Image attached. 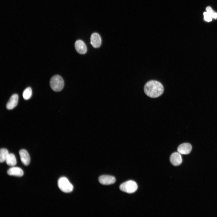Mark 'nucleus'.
<instances>
[{"instance_id": "obj_17", "label": "nucleus", "mask_w": 217, "mask_h": 217, "mask_svg": "<svg viewBox=\"0 0 217 217\" xmlns=\"http://www.w3.org/2000/svg\"><path fill=\"white\" fill-rule=\"evenodd\" d=\"M203 14L204 19L206 21L210 22L212 21V17L207 12H204Z\"/></svg>"}, {"instance_id": "obj_8", "label": "nucleus", "mask_w": 217, "mask_h": 217, "mask_svg": "<svg viewBox=\"0 0 217 217\" xmlns=\"http://www.w3.org/2000/svg\"><path fill=\"white\" fill-rule=\"evenodd\" d=\"M90 43L95 48L99 47L101 44V39L100 36L98 33H93L90 37Z\"/></svg>"}, {"instance_id": "obj_2", "label": "nucleus", "mask_w": 217, "mask_h": 217, "mask_svg": "<svg viewBox=\"0 0 217 217\" xmlns=\"http://www.w3.org/2000/svg\"><path fill=\"white\" fill-rule=\"evenodd\" d=\"M51 89L55 92H59L63 89L64 86V81L60 75H57L53 76L50 81Z\"/></svg>"}, {"instance_id": "obj_5", "label": "nucleus", "mask_w": 217, "mask_h": 217, "mask_svg": "<svg viewBox=\"0 0 217 217\" xmlns=\"http://www.w3.org/2000/svg\"><path fill=\"white\" fill-rule=\"evenodd\" d=\"M99 183L103 185H107L114 184L116 181L115 178L109 175H102L99 178Z\"/></svg>"}, {"instance_id": "obj_7", "label": "nucleus", "mask_w": 217, "mask_h": 217, "mask_svg": "<svg viewBox=\"0 0 217 217\" xmlns=\"http://www.w3.org/2000/svg\"><path fill=\"white\" fill-rule=\"evenodd\" d=\"M75 47L79 54H83L87 52V48L84 42L81 40H77L75 43Z\"/></svg>"}, {"instance_id": "obj_16", "label": "nucleus", "mask_w": 217, "mask_h": 217, "mask_svg": "<svg viewBox=\"0 0 217 217\" xmlns=\"http://www.w3.org/2000/svg\"><path fill=\"white\" fill-rule=\"evenodd\" d=\"M207 12L211 17L212 18L217 19V13L214 11L210 6H207L206 9Z\"/></svg>"}, {"instance_id": "obj_3", "label": "nucleus", "mask_w": 217, "mask_h": 217, "mask_svg": "<svg viewBox=\"0 0 217 217\" xmlns=\"http://www.w3.org/2000/svg\"><path fill=\"white\" fill-rule=\"evenodd\" d=\"M136 183L132 180L126 181L120 185L119 189L121 191L129 193L135 192L137 189Z\"/></svg>"}, {"instance_id": "obj_4", "label": "nucleus", "mask_w": 217, "mask_h": 217, "mask_svg": "<svg viewBox=\"0 0 217 217\" xmlns=\"http://www.w3.org/2000/svg\"><path fill=\"white\" fill-rule=\"evenodd\" d=\"M58 186L60 189L64 192L68 193L72 191L73 187L65 177L60 178L58 181Z\"/></svg>"}, {"instance_id": "obj_10", "label": "nucleus", "mask_w": 217, "mask_h": 217, "mask_svg": "<svg viewBox=\"0 0 217 217\" xmlns=\"http://www.w3.org/2000/svg\"><path fill=\"white\" fill-rule=\"evenodd\" d=\"M18 100V96L17 94H14L12 95L6 104L7 109L11 110L14 108L17 104Z\"/></svg>"}, {"instance_id": "obj_15", "label": "nucleus", "mask_w": 217, "mask_h": 217, "mask_svg": "<svg viewBox=\"0 0 217 217\" xmlns=\"http://www.w3.org/2000/svg\"><path fill=\"white\" fill-rule=\"evenodd\" d=\"M32 95V90L30 87L26 88L23 91V97L25 100H28L30 99Z\"/></svg>"}, {"instance_id": "obj_14", "label": "nucleus", "mask_w": 217, "mask_h": 217, "mask_svg": "<svg viewBox=\"0 0 217 217\" xmlns=\"http://www.w3.org/2000/svg\"><path fill=\"white\" fill-rule=\"evenodd\" d=\"M9 153L8 151L5 148H2L0 150V162H3L6 161Z\"/></svg>"}, {"instance_id": "obj_12", "label": "nucleus", "mask_w": 217, "mask_h": 217, "mask_svg": "<svg viewBox=\"0 0 217 217\" xmlns=\"http://www.w3.org/2000/svg\"><path fill=\"white\" fill-rule=\"evenodd\" d=\"M8 175L20 177L24 175L23 170L18 167H12L9 169L7 171Z\"/></svg>"}, {"instance_id": "obj_9", "label": "nucleus", "mask_w": 217, "mask_h": 217, "mask_svg": "<svg viewBox=\"0 0 217 217\" xmlns=\"http://www.w3.org/2000/svg\"><path fill=\"white\" fill-rule=\"evenodd\" d=\"M20 160L25 165H28L30 162V157L27 151L25 149H21L19 151Z\"/></svg>"}, {"instance_id": "obj_11", "label": "nucleus", "mask_w": 217, "mask_h": 217, "mask_svg": "<svg viewBox=\"0 0 217 217\" xmlns=\"http://www.w3.org/2000/svg\"><path fill=\"white\" fill-rule=\"evenodd\" d=\"M192 146L189 143H184L180 145L177 148L178 152L181 154H187L192 149Z\"/></svg>"}, {"instance_id": "obj_13", "label": "nucleus", "mask_w": 217, "mask_h": 217, "mask_svg": "<svg viewBox=\"0 0 217 217\" xmlns=\"http://www.w3.org/2000/svg\"><path fill=\"white\" fill-rule=\"evenodd\" d=\"M7 164L10 166H13L17 164V161L13 153L9 154L6 161Z\"/></svg>"}, {"instance_id": "obj_1", "label": "nucleus", "mask_w": 217, "mask_h": 217, "mask_svg": "<svg viewBox=\"0 0 217 217\" xmlns=\"http://www.w3.org/2000/svg\"><path fill=\"white\" fill-rule=\"evenodd\" d=\"M145 93L148 96L155 98L160 96L163 93L164 88L160 82L155 80L148 82L144 88Z\"/></svg>"}, {"instance_id": "obj_6", "label": "nucleus", "mask_w": 217, "mask_h": 217, "mask_svg": "<svg viewBox=\"0 0 217 217\" xmlns=\"http://www.w3.org/2000/svg\"><path fill=\"white\" fill-rule=\"evenodd\" d=\"M180 154L178 152H175L171 155L170 157V161L173 165L178 166L181 163L182 160Z\"/></svg>"}]
</instances>
